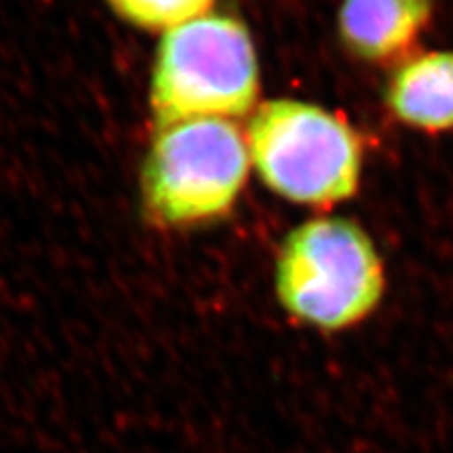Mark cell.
<instances>
[{
  "instance_id": "obj_6",
  "label": "cell",
  "mask_w": 453,
  "mask_h": 453,
  "mask_svg": "<svg viewBox=\"0 0 453 453\" xmlns=\"http://www.w3.org/2000/svg\"><path fill=\"white\" fill-rule=\"evenodd\" d=\"M386 101L396 119L425 131L453 129V51L408 59L391 76Z\"/></svg>"
},
{
  "instance_id": "obj_4",
  "label": "cell",
  "mask_w": 453,
  "mask_h": 453,
  "mask_svg": "<svg viewBox=\"0 0 453 453\" xmlns=\"http://www.w3.org/2000/svg\"><path fill=\"white\" fill-rule=\"evenodd\" d=\"M250 163L248 142L229 119L161 127L142 168L146 210L170 226L223 216L242 191Z\"/></svg>"
},
{
  "instance_id": "obj_7",
  "label": "cell",
  "mask_w": 453,
  "mask_h": 453,
  "mask_svg": "<svg viewBox=\"0 0 453 453\" xmlns=\"http://www.w3.org/2000/svg\"><path fill=\"white\" fill-rule=\"evenodd\" d=\"M121 19L146 31H170L210 13L214 0H106Z\"/></svg>"
},
{
  "instance_id": "obj_3",
  "label": "cell",
  "mask_w": 453,
  "mask_h": 453,
  "mask_svg": "<svg viewBox=\"0 0 453 453\" xmlns=\"http://www.w3.org/2000/svg\"><path fill=\"white\" fill-rule=\"evenodd\" d=\"M246 142L261 180L293 203L329 206L357 191V133L327 110L291 98L266 101L251 116Z\"/></svg>"
},
{
  "instance_id": "obj_5",
  "label": "cell",
  "mask_w": 453,
  "mask_h": 453,
  "mask_svg": "<svg viewBox=\"0 0 453 453\" xmlns=\"http://www.w3.org/2000/svg\"><path fill=\"white\" fill-rule=\"evenodd\" d=\"M433 10L434 0H344L338 33L359 59L384 63L414 44Z\"/></svg>"
},
{
  "instance_id": "obj_1",
  "label": "cell",
  "mask_w": 453,
  "mask_h": 453,
  "mask_svg": "<svg viewBox=\"0 0 453 453\" xmlns=\"http://www.w3.org/2000/svg\"><path fill=\"white\" fill-rule=\"evenodd\" d=\"M276 295L291 318L323 333L356 327L378 308L386 274L372 240L349 219L293 229L278 253Z\"/></svg>"
},
{
  "instance_id": "obj_2",
  "label": "cell",
  "mask_w": 453,
  "mask_h": 453,
  "mask_svg": "<svg viewBox=\"0 0 453 453\" xmlns=\"http://www.w3.org/2000/svg\"><path fill=\"white\" fill-rule=\"evenodd\" d=\"M257 95V55L240 19L206 13L163 35L150 93L161 127L201 118H242Z\"/></svg>"
}]
</instances>
